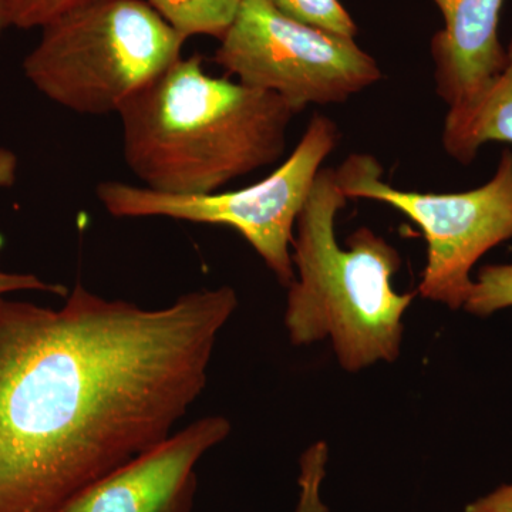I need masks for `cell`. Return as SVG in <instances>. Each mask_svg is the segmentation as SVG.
Wrapping results in <instances>:
<instances>
[{
    "label": "cell",
    "instance_id": "6da1fadb",
    "mask_svg": "<svg viewBox=\"0 0 512 512\" xmlns=\"http://www.w3.org/2000/svg\"><path fill=\"white\" fill-rule=\"evenodd\" d=\"M237 308L227 285L160 309L80 282L60 309L0 298V512H56L170 437Z\"/></svg>",
    "mask_w": 512,
    "mask_h": 512
},
{
    "label": "cell",
    "instance_id": "7a4b0ae2",
    "mask_svg": "<svg viewBox=\"0 0 512 512\" xmlns=\"http://www.w3.org/2000/svg\"><path fill=\"white\" fill-rule=\"evenodd\" d=\"M178 59L119 110L123 156L148 190L200 195L284 156L291 107L274 93Z\"/></svg>",
    "mask_w": 512,
    "mask_h": 512
},
{
    "label": "cell",
    "instance_id": "3957f363",
    "mask_svg": "<svg viewBox=\"0 0 512 512\" xmlns=\"http://www.w3.org/2000/svg\"><path fill=\"white\" fill-rule=\"evenodd\" d=\"M348 197L335 168L319 171L296 221L292 261L298 278L288 286L285 326L292 345L330 339L339 365L357 373L402 353L403 316L414 293L394 291L402 258L367 227L339 247L335 222Z\"/></svg>",
    "mask_w": 512,
    "mask_h": 512
},
{
    "label": "cell",
    "instance_id": "277c9868",
    "mask_svg": "<svg viewBox=\"0 0 512 512\" xmlns=\"http://www.w3.org/2000/svg\"><path fill=\"white\" fill-rule=\"evenodd\" d=\"M185 42L144 0H83L43 26L22 70L53 103L106 116L181 59Z\"/></svg>",
    "mask_w": 512,
    "mask_h": 512
},
{
    "label": "cell",
    "instance_id": "5b68a950",
    "mask_svg": "<svg viewBox=\"0 0 512 512\" xmlns=\"http://www.w3.org/2000/svg\"><path fill=\"white\" fill-rule=\"evenodd\" d=\"M339 140L335 121L316 114L288 160L264 180L242 190L174 195L114 180L101 181L96 197L116 218L163 217L235 229L278 281L289 286L295 281L293 229L323 161Z\"/></svg>",
    "mask_w": 512,
    "mask_h": 512
},
{
    "label": "cell",
    "instance_id": "8992f818",
    "mask_svg": "<svg viewBox=\"0 0 512 512\" xmlns=\"http://www.w3.org/2000/svg\"><path fill=\"white\" fill-rule=\"evenodd\" d=\"M336 175L348 200L383 202L419 225L427 242L419 293L453 311L464 308L478 259L512 239L511 150L503 151L487 184L454 194L397 190L384 183L382 164L370 154H350Z\"/></svg>",
    "mask_w": 512,
    "mask_h": 512
},
{
    "label": "cell",
    "instance_id": "52a82bcc",
    "mask_svg": "<svg viewBox=\"0 0 512 512\" xmlns=\"http://www.w3.org/2000/svg\"><path fill=\"white\" fill-rule=\"evenodd\" d=\"M220 42L215 63L244 86L281 97L295 114L346 103L382 79L355 39L289 19L268 0H241Z\"/></svg>",
    "mask_w": 512,
    "mask_h": 512
},
{
    "label": "cell",
    "instance_id": "ba28073f",
    "mask_svg": "<svg viewBox=\"0 0 512 512\" xmlns=\"http://www.w3.org/2000/svg\"><path fill=\"white\" fill-rule=\"evenodd\" d=\"M231 433L222 416L204 417L94 481L56 512H192L195 467Z\"/></svg>",
    "mask_w": 512,
    "mask_h": 512
},
{
    "label": "cell",
    "instance_id": "9c48e42d",
    "mask_svg": "<svg viewBox=\"0 0 512 512\" xmlns=\"http://www.w3.org/2000/svg\"><path fill=\"white\" fill-rule=\"evenodd\" d=\"M444 28L430 43L436 92L448 107L483 92L507 64L498 39L504 0H434Z\"/></svg>",
    "mask_w": 512,
    "mask_h": 512
},
{
    "label": "cell",
    "instance_id": "30bf717a",
    "mask_svg": "<svg viewBox=\"0 0 512 512\" xmlns=\"http://www.w3.org/2000/svg\"><path fill=\"white\" fill-rule=\"evenodd\" d=\"M488 141L512 144V39L503 72L473 99L448 107L444 120L441 143L458 163H473Z\"/></svg>",
    "mask_w": 512,
    "mask_h": 512
},
{
    "label": "cell",
    "instance_id": "8fae6325",
    "mask_svg": "<svg viewBox=\"0 0 512 512\" xmlns=\"http://www.w3.org/2000/svg\"><path fill=\"white\" fill-rule=\"evenodd\" d=\"M148 5L185 40L198 35L221 39L241 0H148Z\"/></svg>",
    "mask_w": 512,
    "mask_h": 512
},
{
    "label": "cell",
    "instance_id": "7c38bea8",
    "mask_svg": "<svg viewBox=\"0 0 512 512\" xmlns=\"http://www.w3.org/2000/svg\"><path fill=\"white\" fill-rule=\"evenodd\" d=\"M276 10L289 19L332 33L355 39V20L339 0H268Z\"/></svg>",
    "mask_w": 512,
    "mask_h": 512
},
{
    "label": "cell",
    "instance_id": "4fadbf2b",
    "mask_svg": "<svg viewBox=\"0 0 512 512\" xmlns=\"http://www.w3.org/2000/svg\"><path fill=\"white\" fill-rule=\"evenodd\" d=\"M512 306V265H487L471 286L464 309L473 315L490 316Z\"/></svg>",
    "mask_w": 512,
    "mask_h": 512
},
{
    "label": "cell",
    "instance_id": "5bb4252c",
    "mask_svg": "<svg viewBox=\"0 0 512 512\" xmlns=\"http://www.w3.org/2000/svg\"><path fill=\"white\" fill-rule=\"evenodd\" d=\"M328 460L329 448L325 441H316L302 454L299 461V498L295 512H329L322 498Z\"/></svg>",
    "mask_w": 512,
    "mask_h": 512
},
{
    "label": "cell",
    "instance_id": "9a60e30c",
    "mask_svg": "<svg viewBox=\"0 0 512 512\" xmlns=\"http://www.w3.org/2000/svg\"><path fill=\"white\" fill-rule=\"evenodd\" d=\"M19 158L9 148L0 147V190L12 187L18 177ZM39 291L57 296L69 295V289L60 284H50L32 274H8L0 271V298L10 292Z\"/></svg>",
    "mask_w": 512,
    "mask_h": 512
},
{
    "label": "cell",
    "instance_id": "2e32d148",
    "mask_svg": "<svg viewBox=\"0 0 512 512\" xmlns=\"http://www.w3.org/2000/svg\"><path fill=\"white\" fill-rule=\"evenodd\" d=\"M83 0H6L9 28L42 29Z\"/></svg>",
    "mask_w": 512,
    "mask_h": 512
},
{
    "label": "cell",
    "instance_id": "e0dca14e",
    "mask_svg": "<svg viewBox=\"0 0 512 512\" xmlns=\"http://www.w3.org/2000/svg\"><path fill=\"white\" fill-rule=\"evenodd\" d=\"M463 512H512V483L468 504Z\"/></svg>",
    "mask_w": 512,
    "mask_h": 512
},
{
    "label": "cell",
    "instance_id": "ac0fdd59",
    "mask_svg": "<svg viewBox=\"0 0 512 512\" xmlns=\"http://www.w3.org/2000/svg\"><path fill=\"white\" fill-rule=\"evenodd\" d=\"M8 19H6V0H0V36L8 29Z\"/></svg>",
    "mask_w": 512,
    "mask_h": 512
}]
</instances>
